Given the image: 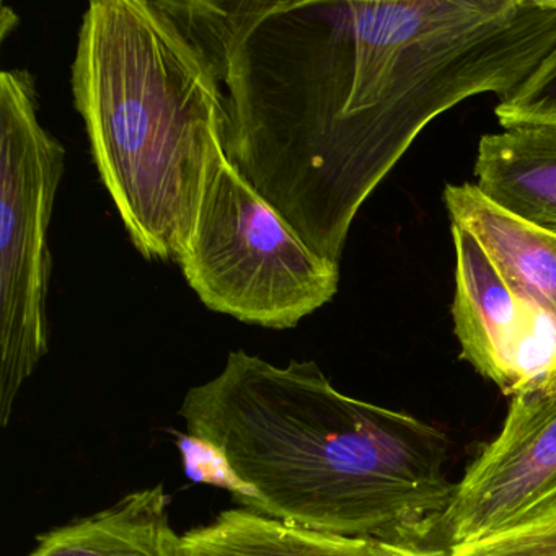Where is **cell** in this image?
Masks as SVG:
<instances>
[{
  "label": "cell",
  "mask_w": 556,
  "mask_h": 556,
  "mask_svg": "<svg viewBox=\"0 0 556 556\" xmlns=\"http://www.w3.org/2000/svg\"><path fill=\"white\" fill-rule=\"evenodd\" d=\"M180 416L226 465L237 503L302 529L421 543L454 494L444 432L344 395L314 361L279 367L232 351Z\"/></svg>",
  "instance_id": "obj_1"
},
{
  "label": "cell",
  "mask_w": 556,
  "mask_h": 556,
  "mask_svg": "<svg viewBox=\"0 0 556 556\" xmlns=\"http://www.w3.org/2000/svg\"><path fill=\"white\" fill-rule=\"evenodd\" d=\"M71 84L129 239L177 263L226 155L219 76L180 0L90 2Z\"/></svg>",
  "instance_id": "obj_2"
},
{
  "label": "cell",
  "mask_w": 556,
  "mask_h": 556,
  "mask_svg": "<svg viewBox=\"0 0 556 556\" xmlns=\"http://www.w3.org/2000/svg\"><path fill=\"white\" fill-rule=\"evenodd\" d=\"M177 265L207 308L271 330L294 328L340 286V265L314 252L227 155Z\"/></svg>",
  "instance_id": "obj_3"
},
{
  "label": "cell",
  "mask_w": 556,
  "mask_h": 556,
  "mask_svg": "<svg viewBox=\"0 0 556 556\" xmlns=\"http://www.w3.org/2000/svg\"><path fill=\"white\" fill-rule=\"evenodd\" d=\"M37 79L0 74V425L48 353V229L66 149L41 126Z\"/></svg>",
  "instance_id": "obj_4"
},
{
  "label": "cell",
  "mask_w": 556,
  "mask_h": 556,
  "mask_svg": "<svg viewBox=\"0 0 556 556\" xmlns=\"http://www.w3.org/2000/svg\"><path fill=\"white\" fill-rule=\"evenodd\" d=\"M556 513V392L510 400L497 438L455 484L435 523L445 548Z\"/></svg>",
  "instance_id": "obj_5"
},
{
  "label": "cell",
  "mask_w": 556,
  "mask_h": 556,
  "mask_svg": "<svg viewBox=\"0 0 556 556\" xmlns=\"http://www.w3.org/2000/svg\"><path fill=\"white\" fill-rule=\"evenodd\" d=\"M455 249L454 331L462 359L514 396L556 366L548 321L504 281L478 240L452 224Z\"/></svg>",
  "instance_id": "obj_6"
},
{
  "label": "cell",
  "mask_w": 556,
  "mask_h": 556,
  "mask_svg": "<svg viewBox=\"0 0 556 556\" xmlns=\"http://www.w3.org/2000/svg\"><path fill=\"white\" fill-rule=\"evenodd\" d=\"M444 203L490 256L506 285L532 305L556 337V233L494 206L475 185H447Z\"/></svg>",
  "instance_id": "obj_7"
},
{
  "label": "cell",
  "mask_w": 556,
  "mask_h": 556,
  "mask_svg": "<svg viewBox=\"0 0 556 556\" xmlns=\"http://www.w3.org/2000/svg\"><path fill=\"white\" fill-rule=\"evenodd\" d=\"M475 177L494 206L556 233V129L513 128L478 144Z\"/></svg>",
  "instance_id": "obj_8"
},
{
  "label": "cell",
  "mask_w": 556,
  "mask_h": 556,
  "mask_svg": "<svg viewBox=\"0 0 556 556\" xmlns=\"http://www.w3.org/2000/svg\"><path fill=\"white\" fill-rule=\"evenodd\" d=\"M30 556H185L164 486L126 494L92 516L38 536Z\"/></svg>",
  "instance_id": "obj_9"
},
{
  "label": "cell",
  "mask_w": 556,
  "mask_h": 556,
  "mask_svg": "<svg viewBox=\"0 0 556 556\" xmlns=\"http://www.w3.org/2000/svg\"><path fill=\"white\" fill-rule=\"evenodd\" d=\"M185 556H389L382 543L291 526L239 507L184 535Z\"/></svg>",
  "instance_id": "obj_10"
},
{
  "label": "cell",
  "mask_w": 556,
  "mask_h": 556,
  "mask_svg": "<svg viewBox=\"0 0 556 556\" xmlns=\"http://www.w3.org/2000/svg\"><path fill=\"white\" fill-rule=\"evenodd\" d=\"M503 129H556V47L526 83L494 110Z\"/></svg>",
  "instance_id": "obj_11"
},
{
  "label": "cell",
  "mask_w": 556,
  "mask_h": 556,
  "mask_svg": "<svg viewBox=\"0 0 556 556\" xmlns=\"http://www.w3.org/2000/svg\"><path fill=\"white\" fill-rule=\"evenodd\" d=\"M448 556H556V513L452 546Z\"/></svg>",
  "instance_id": "obj_12"
},
{
  "label": "cell",
  "mask_w": 556,
  "mask_h": 556,
  "mask_svg": "<svg viewBox=\"0 0 556 556\" xmlns=\"http://www.w3.org/2000/svg\"><path fill=\"white\" fill-rule=\"evenodd\" d=\"M389 556H448L451 548L426 546L421 543H382Z\"/></svg>",
  "instance_id": "obj_13"
},
{
  "label": "cell",
  "mask_w": 556,
  "mask_h": 556,
  "mask_svg": "<svg viewBox=\"0 0 556 556\" xmlns=\"http://www.w3.org/2000/svg\"><path fill=\"white\" fill-rule=\"evenodd\" d=\"M530 389L542 390V392H556V366L539 383L530 387Z\"/></svg>",
  "instance_id": "obj_14"
}]
</instances>
